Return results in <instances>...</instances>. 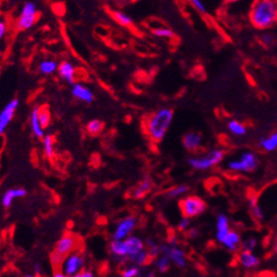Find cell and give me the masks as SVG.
I'll list each match as a JSON object with an SVG mask.
<instances>
[{
	"label": "cell",
	"mask_w": 277,
	"mask_h": 277,
	"mask_svg": "<svg viewBox=\"0 0 277 277\" xmlns=\"http://www.w3.org/2000/svg\"><path fill=\"white\" fill-rule=\"evenodd\" d=\"M152 187H153V181L150 179V178H145L143 181H140L139 185L134 190V197L137 198V199L144 198L148 192L151 191Z\"/></svg>",
	"instance_id": "23"
},
{
	"label": "cell",
	"mask_w": 277,
	"mask_h": 277,
	"mask_svg": "<svg viewBox=\"0 0 277 277\" xmlns=\"http://www.w3.org/2000/svg\"><path fill=\"white\" fill-rule=\"evenodd\" d=\"M153 34L159 36V38H165V39L175 38V33H173V31L168 27L154 28V30H153Z\"/></svg>",
	"instance_id": "36"
},
{
	"label": "cell",
	"mask_w": 277,
	"mask_h": 277,
	"mask_svg": "<svg viewBox=\"0 0 277 277\" xmlns=\"http://www.w3.org/2000/svg\"><path fill=\"white\" fill-rule=\"evenodd\" d=\"M19 104V101L17 98H14L11 100L8 104L3 107V110L0 112V136L3 134V131L6 130L7 126L9 125V122L13 119L15 111L17 109V106Z\"/></svg>",
	"instance_id": "11"
},
{
	"label": "cell",
	"mask_w": 277,
	"mask_h": 277,
	"mask_svg": "<svg viewBox=\"0 0 277 277\" xmlns=\"http://www.w3.org/2000/svg\"><path fill=\"white\" fill-rule=\"evenodd\" d=\"M239 264L245 268V270H254L258 267L260 264V259L257 255L250 251H243L241 250L238 255Z\"/></svg>",
	"instance_id": "14"
},
{
	"label": "cell",
	"mask_w": 277,
	"mask_h": 277,
	"mask_svg": "<svg viewBox=\"0 0 277 277\" xmlns=\"http://www.w3.org/2000/svg\"><path fill=\"white\" fill-rule=\"evenodd\" d=\"M150 254H148V251L147 250H142L140 252H138V254H136L135 256H132V257L129 258L130 262L134 263L135 266H144V265H146L148 262H150Z\"/></svg>",
	"instance_id": "27"
},
{
	"label": "cell",
	"mask_w": 277,
	"mask_h": 277,
	"mask_svg": "<svg viewBox=\"0 0 277 277\" xmlns=\"http://www.w3.org/2000/svg\"><path fill=\"white\" fill-rule=\"evenodd\" d=\"M34 270H35L36 273H40V265H39V264H38V265H35V266H34Z\"/></svg>",
	"instance_id": "45"
},
{
	"label": "cell",
	"mask_w": 277,
	"mask_h": 277,
	"mask_svg": "<svg viewBox=\"0 0 277 277\" xmlns=\"http://www.w3.org/2000/svg\"><path fill=\"white\" fill-rule=\"evenodd\" d=\"M72 93L74 96L78 98V100L85 102V103H92L94 100V94L92 91L88 88H85V86L82 84L74 85Z\"/></svg>",
	"instance_id": "17"
},
{
	"label": "cell",
	"mask_w": 277,
	"mask_h": 277,
	"mask_svg": "<svg viewBox=\"0 0 277 277\" xmlns=\"http://www.w3.org/2000/svg\"><path fill=\"white\" fill-rule=\"evenodd\" d=\"M39 120L41 126H42L43 129L48 128L49 125H50L51 121V114H50V110H49L48 106H41L39 107Z\"/></svg>",
	"instance_id": "30"
},
{
	"label": "cell",
	"mask_w": 277,
	"mask_h": 277,
	"mask_svg": "<svg viewBox=\"0 0 277 277\" xmlns=\"http://www.w3.org/2000/svg\"><path fill=\"white\" fill-rule=\"evenodd\" d=\"M231 226L230 220L225 214H220L216 218V232H215V239L217 242L222 243L223 240L230 233Z\"/></svg>",
	"instance_id": "13"
},
{
	"label": "cell",
	"mask_w": 277,
	"mask_h": 277,
	"mask_svg": "<svg viewBox=\"0 0 277 277\" xmlns=\"http://www.w3.org/2000/svg\"><path fill=\"white\" fill-rule=\"evenodd\" d=\"M53 144H55V138H53L51 135L44 136L43 150H44V154L48 159H53V156H55V148H53Z\"/></svg>",
	"instance_id": "28"
},
{
	"label": "cell",
	"mask_w": 277,
	"mask_h": 277,
	"mask_svg": "<svg viewBox=\"0 0 277 277\" xmlns=\"http://www.w3.org/2000/svg\"><path fill=\"white\" fill-rule=\"evenodd\" d=\"M259 146L266 152H274L277 150V131L270 136H265L259 139Z\"/></svg>",
	"instance_id": "22"
},
{
	"label": "cell",
	"mask_w": 277,
	"mask_h": 277,
	"mask_svg": "<svg viewBox=\"0 0 277 277\" xmlns=\"http://www.w3.org/2000/svg\"><path fill=\"white\" fill-rule=\"evenodd\" d=\"M170 264H171L170 259H169L167 256H164V255L159 256V257L156 258L154 262L156 270H158L160 273L168 272L169 268H170Z\"/></svg>",
	"instance_id": "33"
},
{
	"label": "cell",
	"mask_w": 277,
	"mask_h": 277,
	"mask_svg": "<svg viewBox=\"0 0 277 277\" xmlns=\"http://www.w3.org/2000/svg\"><path fill=\"white\" fill-rule=\"evenodd\" d=\"M58 66L59 65L53 60H42L39 64V70L43 75H51L58 69Z\"/></svg>",
	"instance_id": "26"
},
{
	"label": "cell",
	"mask_w": 277,
	"mask_h": 277,
	"mask_svg": "<svg viewBox=\"0 0 277 277\" xmlns=\"http://www.w3.org/2000/svg\"><path fill=\"white\" fill-rule=\"evenodd\" d=\"M25 277H36V276H33V275H26Z\"/></svg>",
	"instance_id": "47"
},
{
	"label": "cell",
	"mask_w": 277,
	"mask_h": 277,
	"mask_svg": "<svg viewBox=\"0 0 277 277\" xmlns=\"http://www.w3.org/2000/svg\"><path fill=\"white\" fill-rule=\"evenodd\" d=\"M136 224H137V220H136V217L134 216H128L123 218L121 222H119L117 227H115L112 235L113 241H122V240H126L132 232V230L136 227Z\"/></svg>",
	"instance_id": "10"
},
{
	"label": "cell",
	"mask_w": 277,
	"mask_h": 277,
	"mask_svg": "<svg viewBox=\"0 0 277 277\" xmlns=\"http://www.w3.org/2000/svg\"><path fill=\"white\" fill-rule=\"evenodd\" d=\"M111 16H112L115 22L119 23L122 26H131L132 19L129 15H127L122 11H111Z\"/></svg>",
	"instance_id": "31"
},
{
	"label": "cell",
	"mask_w": 277,
	"mask_h": 277,
	"mask_svg": "<svg viewBox=\"0 0 277 277\" xmlns=\"http://www.w3.org/2000/svg\"><path fill=\"white\" fill-rule=\"evenodd\" d=\"M262 42H263V44L265 45V47H267V48H271V47H273V45H274V43H275V41H276V39H275V36L272 34V33H264V34L262 35Z\"/></svg>",
	"instance_id": "38"
},
{
	"label": "cell",
	"mask_w": 277,
	"mask_h": 277,
	"mask_svg": "<svg viewBox=\"0 0 277 277\" xmlns=\"http://www.w3.org/2000/svg\"><path fill=\"white\" fill-rule=\"evenodd\" d=\"M77 245H78V239L74 234L68 233L64 235V237L57 242L55 250H53L52 254H55L58 256V257L65 259L67 256L73 254V252L76 250Z\"/></svg>",
	"instance_id": "8"
},
{
	"label": "cell",
	"mask_w": 277,
	"mask_h": 277,
	"mask_svg": "<svg viewBox=\"0 0 277 277\" xmlns=\"http://www.w3.org/2000/svg\"><path fill=\"white\" fill-rule=\"evenodd\" d=\"M180 209L185 217L193 218L201 215L207 208L205 200L197 196H187L180 200Z\"/></svg>",
	"instance_id": "5"
},
{
	"label": "cell",
	"mask_w": 277,
	"mask_h": 277,
	"mask_svg": "<svg viewBox=\"0 0 277 277\" xmlns=\"http://www.w3.org/2000/svg\"><path fill=\"white\" fill-rule=\"evenodd\" d=\"M199 235V231L197 229H189L188 230V237L190 239H196Z\"/></svg>",
	"instance_id": "41"
},
{
	"label": "cell",
	"mask_w": 277,
	"mask_h": 277,
	"mask_svg": "<svg viewBox=\"0 0 277 277\" xmlns=\"http://www.w3.org/2000/svg\"><path fill=\"white\" fill-rule=\"evenodd\" d=\"M161 255L167 256L170 259V262L176 265L179 268H185L187 266V258H185V252L181 249L179 246L171 245H161Z\"/></svg>",
	"instance_id": "9"
},
{
	"label": "cell",
	"mask_w": 277,
	"mask_h": 277,
	"mask_svg": "<svg viewBox=\"0 0 277 277\" xmlns=\"http://www.w3.org/2000/svg\"><path fill=\"white\" fill-rule=\"evenodd\" d=\"M83 275H84V277H94L93 273L92 272H89V271L83 272Z\"/></svg>",
	"instance_id": "44"
},
{
	"label": "cell",
	"mask_w": 277,
	"mask_h": 277,
	"mask_svg": "<svg viewBox=\"0 0 277 277\" xmlns=\"http://www.w3.org/2000/svg\"><path fill=\"white\" fill-rule=\"evenodd\" d=\"M183 144L187 151L196 152L202 145V136L197 131L187 132L183 138Z\"/></svg>",
	"instance_id": "12"
},
{
	"label": "cell",
	"mask_w": 277,
	"mask_h": 277,
	"mask_svg": "<svg viewBox=\"0 0 277 277\" xmlns=\"http://www.w3.org/2000/svg\"><path fill=\"white\" fill-rule=\"evenodd\" d=\"M36 16H38V8L34 2H26L22 8V13L17 19V28L20 31L27 30V28L34 25Z\"/></svg>",
	"instance_id": "7"
},
{
	"label": "cell",
	"mask_w": 277,
	"mask_h": 277,
	"mask_svg": "<svg viewBox=\"0 0 277 277\" xmlns=\"http://www.w3.org/2000/svg\"><path fill=\"white\" fill-rule=\"evenodd\" d=\"M146 246H147V251H148V254H150L151 258L156 259L161 255V246L158 245L154 240L148 239L146 241Z\"/></svg>",
	"instance_id": "34"
},
{
	"label": "cell",
	"mask_w": 277,
	"mask_h": 277,
	"mask_svg": "<svg viewBox=\"0 0 277 277\" xmlns=\"http://www.w3.org/2000/svg\"><path fill=\"white\" fill-rule=\"evenodd\" d=\"M7 31V26L5 22H2V20H0V40L3 38V35H5V33Z\"/></svg>",
	"instance_id": "42"
},
{
	"label": "cell",
	"mask_w": 277,
	"mask_h": 277,
	"mask_svg": "<svg viewBox=\"0 0 277 277\" xmlns=\"http://www.w3.org/2000/svg\"><path fill=\"white\" fill-rule=\"evenodd\" d=\"M125 242L128 248V259L145 249V243H144L143 240L139 239L138 237H134V235H132V237H128L125 240Z\"/></svg>",
	"instance_id": "18"
},
{
	"label": "cell",
	"mask_w": 277,
	"mask_h": 277,
	"mask_svg": "<svg viewBox=\"0 0 277 277\" xmlns=\"http://www.w3.org/2000/svg\"><path fill=\"white\" fill-rule=\"evenodd\" d=\"M85 265L84 256L81 251H74L64 259L63 264L60 266V272L67 276H75L77 274H81V271L83 270Z\"/></svg>",
	"instance_id": "6"
},
{
	"label": "cell",
	"mask_w": 277,
	"mask_h": 277,
	"mask_svg": "<svg viewBox=\"0 0 277 277\" xmlns=\"http://www.w3.org/2000/svg\"><path fill=\"white\" fill-rule=\"evenodd\" d=\"M75 66L69 61H63L58 66V73L60 77L69 84H74L75 82Z\"/></svg>",
	"instance_id": "16"
},
{
	"label": "cell",
	"mask_w": 277,
	"mask_h": 277,
	"mask_svg": "<svg viewBox=\"0 0 277 277\" xmlns=\"http://www.w3.org/2000/svg\"><path fill=\"white\" fill-rule=\"evenodd\" d=\"M103 128H104V123H103L101 120L95 119L88 123V126H86V130H88V132L91 136H97L103 131Z\"/></svg>",
	"instance_id": "29"
},
{
	"label": "cell",
	"mask_w": 277,
	"mask_h": 277,
	"mask_svg": "<svg viewBox=\"0 0 277 277\" xmlns=\"http://www.w3.org/2000/svg\"><path fill=\"white\" fill-rule=\"evenodd\" d=\"M189 191V187L187 185H179L171 188L167 191V197L169 198H178L185 195Z\"/></svg>",
	"instance_id": "32"
},
{
	"label": "cell",
	"mask_w": 277,
	"mask_h": 277,
	"mask_svg": "<svg viewBox=\"0 0 277 277\" xmlns=\"http://www.w3.org/2000/svg\"><path fill=\"white\" fill-rule=\"evenodd\" d=\"M250 23L258 30H268L277 23V1L258 0L252 3L249 11Z\"/></svg>",
	"instance_id": "1"
},
{
	"label": "cell",
	"mask_w": 277,
	"mask_h": 277,
	"mask_svg": "<svg viewBox=\"0 0 277 277\" xmlns=\"http://www.w3.org/2000/svg\"><path fill=\"white\" fill-rule=\"evenodd\" d=\"M249 207H250V213L252 216H254L255 220H257L258 222H262L265 218V215L262 207H260L257 199L255 197H251L249 200Z\"/></svg>",
	"instance_id": "25"
},
{
	"label": "cell",
	"mask_w": 277,
	"mask_h": 277,
	"mask_svg": "<svg viewBox=\"0 0 277 277\" xmlns=\"http://www.w3.org/2000/svg\"><path fill=\"white\" fill-rule=\"evenodd\" d=\"M275 249L277 251V234H276V237H275Z\"/></svg>",
	"instance_id": "46"
},
{
	"label": "cell",
	"mask_w": 277,
	"mask_h": 277,
	"mask_svg": "<svg viewBox=\"0 0 277 277\" xmlns=\"http://www.w3.org/2000/svg\"><path fill=\"white\" fill-rule=\"evenodd\" d=\"M0 58H1V53H0Z\"/></svg>",
	"instance_id": "48"
},
{
	"label": "cell",
	"mask_w": 277,
	"mask_h": 277,
	"mask_svg": "<svg viewBox=\"0 0 277 277\" xmlns=\"http://www.w3.org/2000/svg\"><path fill=\"white\" fill-rule=\"evenodd\" d=\"M241 235L238 232V231L231 230L230 233L226 235L223 240L221 245L225 248L226 250H229L231 252H235L237 250H239V248L241 247Z\"/></svg>",
	"instance_id": "15"
},
{
	"label": "cell",
	"mask_w": 277,
	"mask_h": 277,
	"mask_svg": "<svg viewBox=\"0 0 277 277\" xmlns=\"http://www.w3.org/2000/svg\"><path fill=\"white\" fill-rule=\"evenodd\" d=\"M175 112L170 107H162L148 115L145 120V132L154 143H160L170 128Z\"/></svg>",
	"instance_id": "2"
},
{
	"label": "cell",
	"mask_w": 277,
	"mask_h": 277,
	"mask_svg": "<svg viewBox=\"0 0 277 277\" xmlns=\"http://www.w3.org/2000/svg\"><path fill=\"white\" fill-rule=\"evenodd\" d=\"M122 277H142V270L138 266H131L122 272Z\"/></svg>",
	"instance_id": "37"
},
{
	"label": "cell",
	"mask_w": 277,
	"mask_h": 277,
	"mask_svg": "<svg viewBox=\"0 0 277 277\" xmlns=\"http://www.w3.org/2000/svg\"><path fill=\"white\" fill-rule=\"evenodd\" d=\"M227 130H229L233 136H235V137H242V136H245L248 131L246 126L243 125L242 122H240L235 119L230 120V121L227 122Z\"/></svg>",
	"instance_id": "24"
},
{
	"label": "cell",
	"mask_w": 277,
	"mask_h": 277,
	"mask_svg": "<svg viewBox=\"0 0 277 277\" xmlns=\"http://www.w3.org/2000/svg\"><path fill=\"white\" fill-rule=\"evenodd\" d=\"M191 5L197 11H199L200 14L207 13V8H206V5L202 1H200V0H192Z\"/></svg>",
	"instance_id": "39"
},
{
	"label": "cell",
	"mask_w": 277,
	"mask_h": 277,
	"mask_svg": "<svg viewBox=\"0 0 277 277\" xmlns=\"http://www.w3.org/2000/svg\"><path fill=\"white\" fill-rule=\"evenodd\" d=\"M259 164L258 156L251 151L242 152L238 159L230 160L227 163V169L237 173H248L257 169Z\"/></svg>",
	"instance_id": "4"
},
{
	"label": "cell",
	"mask_w": 277,
	"mask_h": 277,
	"mask_svg": "<svg viewBox=\"0 0 277 277\" xmlns=\"http://www.w3.org/2000/svg\"><path fill=\"white\" fill-rule=\"evenodd\" d=\"M258 246V241L256 238H247L245 240H242L241 242V248L243 251H250V252H254V250L257 248Z\"/></svg>",
	"instance_id": "35"
},
{
	"label": "cell",
	"mask_w": 277,
	"mask_h": 277,
	"mask_svg": "<svg viewBox=\"0 0 277 277\" xmlns=\"http://www.w3.org/2000/svg\"><path fill=\"white\" fill-rule=\"evenodd\" d=\"M224 159V152L222 150H214L201 156L188 159L189 167L195 169L197 171H207L220 164Z\"/></svg>",
	"instance_id": "3"
},
{
	"label": "cell",
	"mask_w": 277,
	"mask_h": 277,
	"mask_svg": "<svg viewBox=\"0 0 277 277\" xmlns=\"http://www.w3.org/2000/svg\"><path fill=\"white\" fill-rule=\"evenodd\" d=\"M110 250L114 257L119 259H126L128 258V248L125 242V240L122 241H112L110 243Z\"/></svg>",
	"instance_id": "21"
},
{
	"label": "cell",
	"mask_w": 277,
	"mask_h": 277,
	"mask_svg": "<svg viewBox=\"0 0 277 277\" xmlns=\"http://www.w3.org/2000/svg\"><path fill=\"white\" fill-rule=\"evenodd\" d=\"M178 229L179 231H188L190 229V218L188 217H183L178 224Z\"/></svg>",
	"instance_id": "40"
},
{
	"label": "cell",
	"mask_w": 277,
	"mask_h": 277,
	"mask_svg": "<svg viewBox=\"0 0 277 277\" xmlns=\"http://www.w3.org/2000/svg\"><path fill=\"white\" fill-rule=\"evenodd\" d=\"M30 121H31L33 134H34L38 138H44V129L42 128V126H41L39 120V107H34V109L32 110Z\"/></svg>",
	"instance_id": "20"
},
{
	"label": "cell",
	"mask_w": 277,
	"mask_h": 277,
	"mask_svg": "<svg viewBox=\"0 0 277 277\" xmlns=\"http://www.w3.org/2000/svg\"><path fill=\"white\" fill-rule=\"evenodd\" d=\"M26 195V190L23 188H13V189H8L7 191L3 193V196L1 198V202L2 206L5 208L10 207L11 204H13L14 199L16 198H20L24 197Z\"/></svg>",
	"instance_id": "19"
},
{
	"label": "cell",
	"mask_w": 277,
	"mask_h": 277,
	"mask_svg": "<svg viewBox=\"0 0 277 277\" xmlns=\"http://www.w3.org/2000/svg\"><path fill=\"white\" fill-rule=\"evenodd\" d=\"M53 277H84V275H83V273H81V274H77L75 276H67V275L63 274V273H61V272H57V273H55V275H53Z\"/></svg>",
	"instance_id": "43"
}]
</instances>
